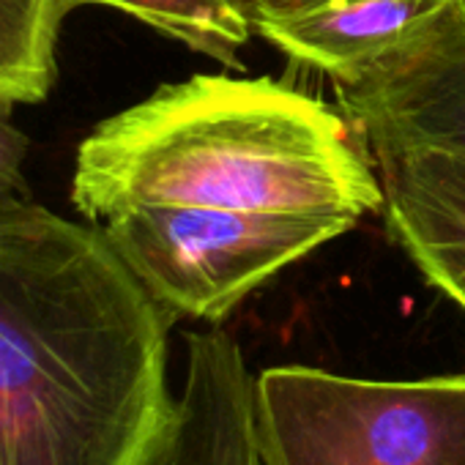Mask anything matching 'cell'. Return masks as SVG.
Returning a JSON list of instances; mask_svg holds the SVG:
<instances>
[{
    "mask_svg": "<svg viewBox=\"0 0 465 465\" xmlns=\"http://www.w3.org/2000/svg\"><path fill=\"white\" fill-rule=\"evenodd\" d=\"M451 0H255V34L351 83L427 28Z\"/></svg>",
    "mask_w": 465,
    "mask_h": 465,
    "instance_id": "cell-7",
    "label": "cell"
},
{
    "mask_svg": "<svg viewBox=\"0 0 465 465\" xmlns=\"http://www.w3.org/2000/svg\"><path fill=\"white\" fill-rule=\"evenodd\" d=\"M394 244L465 310V156L408 140H370Z\"/></svg>",
    "mask_w": 465,
    "mask_h": 465,
    "instance_id": "cell-6",
    "label": "cell"
},
{
    "mask_svg": "<svg viewBox=\"0 0 465 465\" xmlns=\"http://www.w3.org/2000/svg\"><path fill=\"white\" fill-rule=\"evenodd\" d=\"M356 224L331 213L134 205L99 227L173 321H222L255 288Z\"/></svg>",
    "mask_w": 465,
    "mask_h": 465,
    "instance_id": "cell-4",
    "label": "cell"
},
{
    "mask_svg": "<svg viewBox=\"0 0 465 465\" xmlns=\"http://www.w3.org/2000/svg\"><path fill=\"white\" fill-rule=\"evenodd\" d=\"M12 110L0 104V205L28 197L25 159L31 151L28 134L12 121Z\"/></svg>",
    "mask_w": 465,
    "mask_h": 465,
    "instance_id": "cell-11",
    "label": "cell"
},
{
    "mask_svg": "<svg viewBox=\"0 0 465 465\" xmlns=\"http://www.w3.org/2000/svg\"><path fill=\"white\" fill-rule=\"evenodd\" d=\"M159 465H266L255 424V375L224 331L186 334V375Z\"/></svg>",
    "mask_w": 465,
    "mask_h": 465,
    "instance_id": "cell-8",
    "label": "cell"
},
{
    "mask_svg": "<svg viewBox=\"0 0 465 465\" xmlns=\"http://www.w3.org/2000/svg\"><path fill=\"white\" fill-rule=\"evenodd\" d=\"M69 194L91 224L134 205L353 222L383 208L342 115L282 83L222 74L162 85L96 124L77 145Z\"/></svg>",
    "mask_w": 465,
    "mask_h": 465,
    "instance_id": "cell-2",
    "label": "cell"
},
{
    "mask_svg": "<svg viewBox=\"0 0 465 465\" xmlns=\"http://www.w3.org/2000/svg\"><path fill=\"white\" fill-rule=\"evenodd\" d=\"M170 326L99 224L0 205V465H159Z\"/></svg>",
    "mask_w": 465,
    "mask_h": 465,
    "instance_id": "cell-1",
    "label": "cell"
},
{
    "mask_svg": "<svg viewBox=\"0 0 465 465\" xmlns=\"http://www.w3.org/2000/svg\"><path fill=\"white\" fill-rule=\"evenodd\" d=\"M364 143L408 140L465 156V0L351 83H334Z\"/></svg>",
    "mask_w": 465,
    "mask_h": 465,
    "instance_id": "cell-5",
    "label": "cell"
},
{
    "mask_svg": "<svg viewBox=\"0 0 465 465\" xmlns=\"http://www.w3.org/2000/svg\"><path fill=\"white\" fill-rule=\"evenodd\" d=\"M255 424L266 465H465V375L272 367L255 378Z\"/></svg>",
    "mask_w": 465,
    "mask_h": 465,
    "instance_id": "cell-3",
    "label": "cell"
},
{
    "mask_svg": "<svg viewBox=\"0 0 465 465\" xmlns=\"http://www.w3.org/2000/svg\"><path fill=\"white\" fill-rule=\"evenodd\" d=\"M74 4L124 12L145 28L224 66H239L242 50L255 36V0H74Z\"/></svg>",
    "mask_w": 465,
    "mask_h": 465,
    "instance_id": "cell-10",
    "label": "cell"
},
{
    "mask_svg": "<svg viewBox=\"0 0 465 465\" xmlns=\"http://www.w3.org/2000/svg\"><path fill=\"white\" fill-rule=\"evenodd\" d=\"M74 0H0V104L45 102L58 77V45Z\"/></svg>",
    "mask_w": 465,
    "mask_h": 465,
    "instance_id": "cell-9",
    "label": "cell"
}]
</instances>
